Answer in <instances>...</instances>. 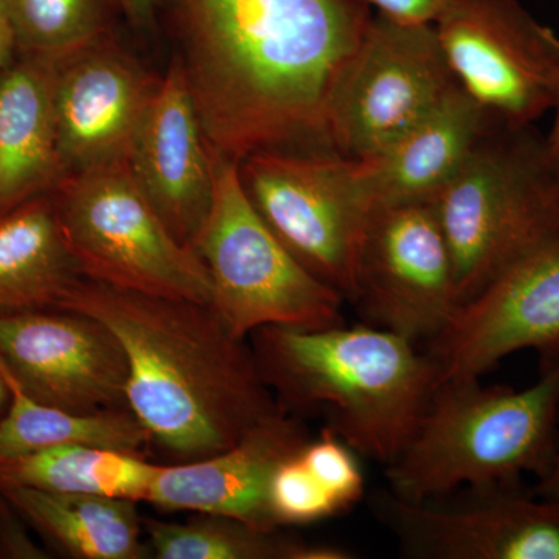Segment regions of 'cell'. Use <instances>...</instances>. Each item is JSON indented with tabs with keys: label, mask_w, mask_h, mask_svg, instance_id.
I'll return each instance as SVG.
<instances>
[{
	"label": "cell",
	"mask_w": 559,
	"mask_h": 559,
	"mask_svg": "<svg viewBox=\"0 0 559 559\" xmlns=\"http://www.w3.org/2000/svg\"><path fill=\"white\" fill-rule=\"evenodd\" d=\"M170 7L178 60L210 148L235 162L264 151L336 153L331 92L373 17L364 0Z\"/></svg>",
	"instance_id": "cell-1"
},
{
	"label": "cell",
	"mask_w": 559,
	"mask_h": 559,
	"mask_svg": "<svg viewBox=\"0 0 559 559\" xmlns=\"http://www.w3.org/2000/svg\"><path fill=\"white\" fill-rule=\"evenodd\" d=\"M61 310L100 320L128 359V407L176 462L234 447L280 409L248 341L209 304L81 278Z\"/></svg>",
	"instance_id": "cell-2"
},
{
	"label": "cell",
	"mask_w": 559,
	"mask_h": 559,
	"mask_svg": "<svg viewBox=\"0 0 559 559\" xmlns=\"http://www.w3.org/2000/svg\"><path fill=\"white\" fill-rule=\"evenodd\" d=\"M261 378L283 409L323 411L360 457L388 466L406 447L437 385L418 344L358 325L264 326L250 334Z\"/></svg>",
	"instance_id": "cell-3"
},
{
	"label": "cell",
	"mask_w": 559,
	"mask_h": 559,
	"mask_svg": "<svg viewBox=\"0 0 559 559\" xmlns=\"http://www.w3.org/2000/svg\"><path fill=\"white\" fill-rule=\"evenodd\" d=\"M559 359L540 362L525 389L462 378L436 385L399 457L385 466L393 495L440 498L463 487L536 479L549 468L557 436Z\"/></svg>",
	"instance_id": "cell-4"
},
{
	"label": "cell",
	"mask_w": 559,
	"mask_h": 559,
	"mask_svg": "<svg viewBox=\"0 0 559 559\" xmlns=\"http://www.w3.org/2000/svg\"><path fill=\"white\" fill-rule=\"evenodd\" d=\"M454 263L460 305L559 238V168L535 124L492 119L430 201Z\"/></svg>",
	"instance_id": "cell-5"
},
{
	"label": "cell",
	"mask_w": 559,
	"mask_h": 559,
	"mask_svg": "<svg viewBox=\"0 0 559 559\" xmlns=\"http://www.w3.org/2000/svg\"><path fill=\"white\" fill-rule=\"evenodd\" d=\"M209 150L215 189L193 249L212 282L210 305L227 329L248 341L264 326L344 323V297L301 266L260 218L242 189L238 162Z\"/></svg>",
	"instance_id": "cell-6"
},
{
	"label": "cell",
	"mask_w": 559,
	"mask_h": 559,
	"mask_svg": "<svg viewBox=\"0 0 559 559\" xmlns=\"http://www.w3.org/2000/svg\"><path fill=\"white\" fill-rule=\"evenodd\" d=\"M51 197L83 278L212 304L204 261L165 226L132 179L128 162L69 176Z\"/></svg>",
	"instance_id": "cell-7"
},
{
	"label": "cell",
	"mask_w": 559,
	"mask_h": 559,
	"mask_svg": "<svg viewBox=\"0 0 559 559\" xmlns=\"http://www.w3.org/2000/svg\"><path fill=\"white\" fill-rule=\"evenodd\" d=\"M246 197L278 241L348 305L373 212L356 160L336 153L264 151L238 162Z\"/></svg>",
	"instance_id": "cell-8"
},
{
	"label": "cell",
	"mask_w": 559,
	"mask_h": 559,
	"mask_svg": "<svg viewBox=\"0 0 559 559\" xmlns=\"http://www.w3.org/2000/svg\"><path fill=\"white\" fill-rule=\"evenodd\" d=\"M433 24L373 13L331 92L333 148L349 160L388 150L457 87Z\"/></svg>",
	"instance_id": "cell-9"
},
{
	"label": "cell",
	"mask_w": 559,
	"mask_h": 559,
	"mask_svg": "<svg viewBox=\"0 0 559 559\" xmlns=\"http://www.w3.org/2000/svg\"><path fill=\"white\" fill-rule=\"evenodd\" d=\"M371 513L409 559H559V503L521 480L463 487L440 498L407 500L388 487Z\"/></svg>",
	"instance_id": "cell-10"
},
{
	"label": "cell",
	"mask_w": 559,
	"mask_h": 559,
	"mask_svg": "<svg viewBox=\"0 0 559 559\" xmlns=\"http://www.w3.org/2000/svg\"><path fill=\"white\" fill-rule=\"evenodd\" d=\"M433 28L459 86L492 119L535 124L554 108L558 35L518 0H450Z\"/></svg>",
	"instance_id": "cell-11"
},
{
	"label": "cell",
	"mask_w": 559,
	"mask_h": 559,
	"mask_svg": "<svg viewBox=\"0 0 559 559\" xmlns=\"http://www.w3.org/2000/svg\"><path fill=\"white\" fill-rule=\"evenodd\" d=\"M362 322L414 344L432 341L460 307L454 263L430 202L371 212L352 301Z\"/></svg>",
	"instance_id": "cell-12"
},
{
	"label": "cell",
	"mask_w": 559,
	"mask_h": 559,
	"mask_svg": "<svg viewBox=\"0 0 559 559\" xmlns=\"http://www.w3.org/2000/svg\"><path fill=\"white\" fill-rule=\"evenodd\" d=\"M426 353L437 384L481 378L509 356L559 359V238L533 250L460 305Z\"/></svg>",
	"instance_id": "cell-13"
},
{
	"label": "cell",
	"mask_w": 559,
	"mask_h": 559,
	"mask_svg": "<svg viewBox=\"0 0 559 559\" xmlns=\"http://www.w3.org/2000/svg\"><path fill=\"white\" fill-rule=\"evenodd\" d=\"M0 360L40 403L76 414L130 409L127 353L105 323L83 312L0 318Z\"/></svg>",
	"instance_id": "cell-14"
},
{
	"label": "cell",
	"mask_w": 559,
	"mask_h": 559,
	"mask_svg": "<svg viewBox=\"0 0 559 559\" xmlns=\"http://www.w3.org/2000/svg\"><path fill=\"white\" fill-rule=\"evenodd\" d=\"M159 83L112 36L57 66L55 127L68 176L128 162Z\"/></svg>",
	"instance_id": "cell-15"
},
{
	"label": "cell",
	"mask_w": 559,
	"mask_h": 559,
	"mask_svg": "<svg viewBox=\"0 0 559 559\" xmlns=\"http://www.w3.org/2000/svg\"><path fill=\"white\" fill-rule=\"evenodd\" d=\"M128 168L143 197L183 245L193 241L212 207V156L178 57L132 139Z\"/></svg>",
	"instance_id": "cell-16"
},
{
	"label": "cell",
	"mask_w": 559,
	"mask_h": 559,
	"mask_svg": "<svg viewBox=\"0 0 559 559\" xmlns=\"http://www.w3.org/2000/svg\"><path fill=\"white\" fill-rule=\"evenodd\" d=\"M308 440L300 418L280 407L226 451L159 465L146 502L162 510L216 514L261 530H280L270 510L271 479L280 463Z\"/></svg>",
	"instance_id": "cell-17"
},
{
	"label": "cell",
	"mask_w": 559,
	"mask_h": 559,
	"mask_svg": "<svg viewBox=\"0 0 559 559\" xmlns=\"http://www.w3.org/2000/svg\"><path fill=\"white\" fill-rule=\"evenodd\" d=\"M457 86L439 108L378 156L356 160L371 207L430 202L452 179L491 123Z\"/></svg>",
	"instance_id": "cell-18"
},
{
	"label": "cell",
	"mask_w": 559,
	"mask_h": 559,
	"mask_svg": "<svg viewBox=\"0 0 559 559\" xmlns=\"http://www.w3.org/2000/svg\"><path fill=\"white\" fill-rule=\"evenodd\" d=\"M57 66L21 58L0 73V216L69 178L55 127Z\"/></svg>",
	"instance_id": "cell-19"
},
{
	"label": "cell",
	"mask_w": 559,
	"mask_h": 559,
	"mask_svg": "<svg viewBox=\"0 0 559 559\" xmlns=\"http://www.w3.org/2000/svg\"><path fill=\"white\" fill-rule=\"evenodd\" d=\"M81 278L51 194L0 216V318L61 310Z\"/></svg>",
	"instance_id": "cell-20"
},
{
	"label": "cell",
	"mask_w": 559,
	"mask_h": 559,
	"mask_svg": "<svg viewBox=\"0 0 559 559\" xmlns=\"http://www.w3.org/2000/svg\"><path fill=\"white\" fill-rule=\"evenodd\" d=\"M22 520L55 549L75 559H143L138 502L94 495L50 492L28 487L0 488Z\"/></svg>",
	"instance_id": "cell-21"
},
{
	"label": "cell",
	"mask_w": 559,
	"mask_h": 559,
	"mask_svg": "<svg viewBox=\"0 0 559 559\" xmlns=\"http://www.w3.org/2000/svg\"><path fill=\"white\" fill-rule=\"evenodd\" d=\"M159 465L134 452L66 444L0 462V488L94 495L146 502Z\"/></svg>",
	"instance_id": "cell-22"
},
{
	"label": "cell",
	"mask_w": 559,
	"mask_h": 559,
	"mask_svg": "<svg viewBox=\"0 0 559 559\" xmlns=\"http://www.w3.org/2000/svg\"><path fill=\"white\" fill-rule=\"evenodd\" d=\"M10 403L0 417V462L66 444H92L139 454L151 443L130 409L76 414L40 403L25 392L0 360Z\"/></svg>",
	"instance_id": "cell-23"
},
{
	"label": "cell",
	"mask_w": 559,
	"mask_h": 559,
	"mask_svg": "<svg viewBox=\"0 0 559 559\" xmlns=\"http://www.w3.org/2000/svg\"><path fill=\"white\" fill-rule=\"evenodd\" d=\"M151 554L159 559H352V550L307 543L216 514L189 522L142 520Z\"/></svg>",
	"instance_id": "cell-24"
},
{
	"label": "cell",
	"mask_w": 559,
	"mask_h": 559,
	"mask_svg": "<svg viewBox=\"0 0 559 559\" xmlns=\"http://www.w3.org/2000/svg\"><path fill=\"white\" fill-rule=\"evenodd\" d=\"M21 58L68 60L110 36L117 0H3Z\"/></svg>",
	"instance_id": "cell-25"
},
{
	"label": "cell",
	"mask_w": 559,
	"mask_h": 559,
	"mask_svg": "<svg viewBox=\"0 0 559 559\" xmlns=\"http://www.w3.org/2000/svg\"><path fill=\"white\" fill-rule=\"evenodd\" d=\"M299 451L280 463L271 479L270 510L278 528L314 524L345 514L340 502L301 462Z\"/></svg>",
	"instance_id": "cell-26"
},
{
	"label": "cell",
	"mask_w": 559,
	"mask_h": 559,
	"mask_svg": "<svg viewBox=\"0 0 559 559\" xmlns=\"http://www.w3.org/2000/svg\"><path fill=\"white\" fill-rule=\"evenodd\" d=\"M299 455L312 476L340 502L345 513L355 509L366 496L360 455L329 426L316 439L310 437Z\"/></svg>",
	"instance_id": "cell-27"
},
{
	"label": "cell",
	"mask_w": 559,
	"mask_h": 559,
	"mask_svg": "<svg viewBox=\"0 0 559 559\" xmlns=\"http://www.w3.org/2000/svg\"><path fill=\"white\" fill-rule=\"evenodd\" d=\"M374 13L384 14L392 20L433 24L450 0H364Z\"/></svg>",
	"instance_id": "cell-28"
},
{
	"label": "cell",
	"mask_w": 559,
	"mask_h": 559,
	"mask_svg": "<svg viewBox=\"0 0 559 559\" xmlns=\"http://www.w3.org/2000/svg\"><path fill=\"white\" fill-rule=\"evenodd\" d=\"M16 516L17 511L0 495V557L44 558L43 551L22 532Z\"/></svg>",
	"instance_id": "cell-29"
},
{
	"label": "cell",
	"mask_w": 559,
	"mask_h": 559,
	"mask_svg": "<svg viewBox=\"0 0 559 559\" xmlns=\"http://www.w3.org/2000/svg\"><path fill=\"white\" fill-rule=\"evenodd\" d=\"M532 491L539 498L559 503V403L554 455H551L549 468L536 479V485L532 488Z\"/></svg>",
	"instance_id": "cell-30"
},
{
	"label": "cell",
	"mask_w": 559,
	"mask_h": 559,
	"mask_svg": "<svg viewBox=\"0 0 559 559\" xmlns=\"http://www.w3.org/2000/svg\"><path fill=\"white\" fill-rule=\"evenodd\" d=\"M157 0H117V5L134 24L146 27L154 20Z\"/></svg>",
	"instance_id": "cell-31"
},
{
	"label": "cell",
	"mask_w": 559,
	"mask_h": 559,
	"mask_svg": "<svg viewBox=\"0 0 559 559\" xmlns=\"http://www.w3.org/2000/svg\"><path fill=\"white\" fill-rule=\"evenodd\" d=\"M14 49L13 32L7 14L5 2L0 0V73L10 66L11 53Z\"/></svg>",
	"instance_id": "cell-32"
},
{
	"label": "cell",
	"mask_w": 559,
	"mask_h": 559,
	"mask_svg": "<svg viewBox=\"0 0 559 559\" xmlns=\"http://www.w3.org/2000/svg\"><path fill=\"white\" fill-rule=\"evenodd\" d=\"M551 109L555 110V121L550 134L547 135V142H549L551 156H554V159L557 162L559 168V84L557 90V97H555L554 108Z\"/></svg>",
	"instance_id": "cell-33"
},
{
	"label": "cell",
	"mask_w": 559,
	"mask_h": 559,
	"mask_svg": "<svg viewBox=\"0 0 559 559\" xmlns=\"http://www.w3.org/2000/svg\"><path fill=\"white\" fill-rule=\"evenodd\" d=\"M10 403V389L7 384L5 378H3L2 370H0V417L5 414L7 407Z\"/></svg>",
	"instance_id": "cell-34"
}]
</instances>
